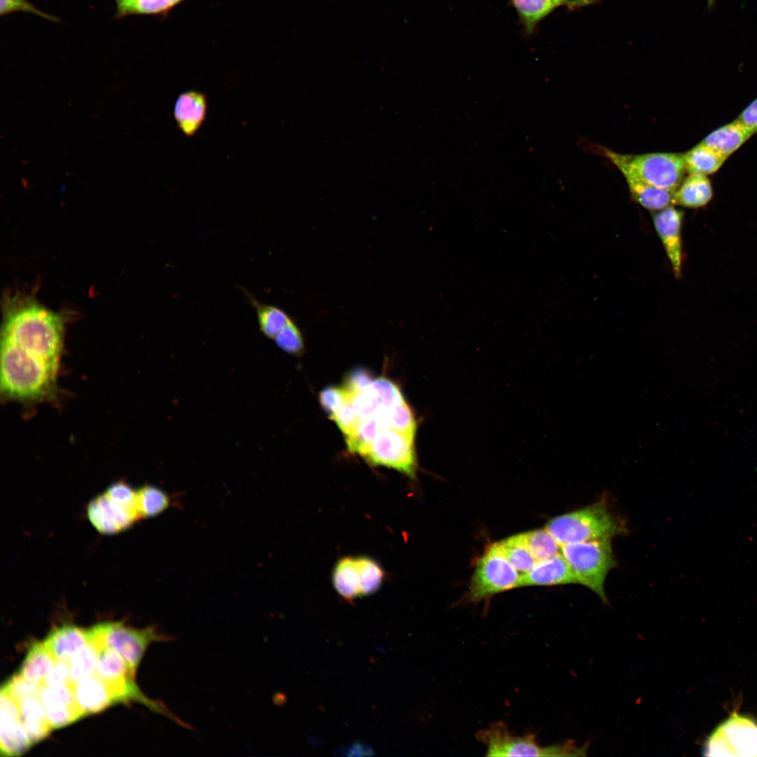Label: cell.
<instances>
[{
	"label": "cell",
	"instance_id": "1",
	"mask_svg": "<svg viewBox=\"0 0 757 757\" xmlns=\"http://www.w3.org/2000/svg\"><path fill=\"white\" fill-rule=\"evenodd\" d=\"M1 343L27 356L59 366L63 344V322L57 313L38 303H11L1 328Z\"/></svg>",
	"mask_w": 757,
	"mask_h": 757
},
{
	"label": "cell",
	"instance_id": "2",
	"mask_svg": "<svg viewBox=\"0 0 757 757\" xmlns=\"http://www.w3.org/2000/svg\"><path fill=\"white\" fill-rule=\"evenodd\" d=\"M58 366L32 358L1 343V392L6 398L39 402L55 392Z\"/></svg>",
	"mask_w": 757,
	"mask_h": 757
},
{
	"label": "cell",
	"instance_id": "3",
	"mask_svg": "<svg viewBox=\"0 0 757 757\" xmlns=\"http://www.w3.org/2000/svg\"><path fill=\"white\" fill-rule=\"evenodd\" d=\"M545 528L561 545L611 539L626 531L605 500L550 519Z\"/></svg>",
	"mask_w": 757,
	"mask_h": 757
},
{
	"label": "cell",
	"instance_id": "4",
	"mask_svg": "<svg viewBox=\"0 0 757 757\" xmlns=\"http://www.w3.org/2000/svg\"><path fill=\"white\" fill-rule=\"evenodd\" d=\"M600 151L621 172L625 179H637L673 191L683 181L686 171L683 154H624L603 147Z\"/></svg>",
	"mask_w": 757,
	"mask_h": 757
},
{
	"label": "cell",
	"instance_id": "5",
	"mask_svg": "<svg viewBox=\"0 0 757 757\" xmlns=\"http://www.w3.org/2000/svg\"><path fill=\"white\" fill-rule=\"evenodd\" d=\"M561 554L581 584L608 602L604 582L608 572L617 565L611 539H598L561 545Z\"/></svg>",
	"mask_w": 757,
	"mask_h": 757
},
{
	"label": "cell",
	"instance_id": "6",
	"mask_svg": "<svg viewBox=\"0 0 757 757\" xmlns=\"http://www.w3.org/2000/svg\"><path fill=\"white\" fill-rule=\"evenodd\" d=\"M477 737L488 756H585L587 749V745L578 747L573 741L543 746L534 735H514L503 723L491 725Z\"/></svg>",
	"mask_w": 757,
	"mask_h": 757
},
{
	"label": "cell",
	"instance_id": "7",
	"mask_svg": "<svg viewBox=\"0 0 757 757\" xmlns=\"http://www.w3.org/2000/svg\"><path fill=\"white\" fill-rule=\"evenodd\" d=\"M521 575L509 562L498 543H493L477 560L471 578L468 598L479 601L519 587Z\"/></svg>",
	"mask_w": 757,
	"mask_h": 757
},
{
	"label": "cell",
	"instance_id": "8",
	"mask_svg": "<svg viewBox=\"0 0 757 757\" xmlns=\"http://www.w3.org/2000/svg\"><path fill=\"white\" fill-rule=\"evenodd\" d=\"M88 632L89 639L118 653L134 674L149 644L169 640L168 636L159 633L154 627L135 629L121 622L98 624L88 629Z\"/></svg>",
	"mask_w": 757,
	"mask_h": 757
},
{
	"label": "cell",
	"instance_id": "9",
	"mask_svg": "<svg viewBox=\"0 0 757 757\" xmlns=\"http://www.w3.org/2000/svg\"><path fill=\"white\" fill-rule=\"evenodd\" d=\"M362 457L372 465L393 468L410 478L416 477L414 439L393 429L380 431Z\"/></svg>",
	"mask_w": 757,
	"mask_h": 757
},
{
	"label": "cell",
	"instance_id": "10",
	"mask_svg": "<svg viewBox=\"0 0 757 757\" xmlns=\"http://www.w3.org/2000/svg\"><path fill=\"white\" fill-rule=\"evenodd\" d=\"M706 756H757V724L733 714L707 739Z\"/></svg>",
	"mask_w": 757,
	"mask_h": 757
},
{
	"label": "cell",
	"instance_id": "11",
	"mask_svg": "<svg viewBox=\"0 0 757 757\" xmlns=\"http://www.w3.org/2000/svg\"><path fill=\"white\" fill-rule=\"evenodd\" d=\"M652 219L674 274L676 278H680L683 262L681 229L683 212L671 205L652 212Z\"/></svg>",
	"mask_w": 757,
	"mask_h": 757
},
{
	"label": "cell",
	"instance_id": "12",
	"mask_svg": "<svg viewBox=\"0 0 757 757\" xmlns=\"http://www.w3.org/2000/svg\"><path fill=\"white\" fill-rule=\"evenodd\" d=\"M0 709L1 756L21 755L33 744L22 725L16 701L2 690L0 694Z\"/></svg>",
	"mask_w": 757,
	"mask_h": 757
},
{
	"label": "cell",
	"instance_id": "13",
	"mask_svg": "<svg viewBox=\"0 0 757 757\" xmlns=\"http://www.w3.org/2000/svg\"><path fill=\"white\" fill-rule=\"evenodd\" d=\"M87 514L94 527L104 534H114L130 527L137 514L111 500L105 493L90 502Z\"/></svg>",
	"mask_w": 757,
	"mask_h": 757
},
{
	"label": "cell",
	"instance_id": "14",
	"mask_svg": "<svg viewBox=\"0 0 757 757\" xmlns=\"http://www.w3.org/2000/svg\"><path fill=\"white\" fill-rule=\"evenodd\" d=\"M207 107V97L200 91L189 90L177 96L174 104V120L186 137L194 136L200 129L206 118Z\"/></svg>",
	"mask_w": 757,
	"mask_h": 757
},
{
	"label": "cell",
	"instance_id": "15",
	"mask_svg": "<svg viewBox=\"0 0 757 757\" xmlns=\"http://www.w3.org/2000/svg\"><path fill=\"white\" fill-rule=\"evenodd\" d=\"M39 697L53 729L65 726L84 716L73 695L65 688L43 686Z\"/></svg>",
	"mask_w": 757,
	"mask_h": 757
},
{
	"label": "cell",
	"instance_id": "16",
	"mask_svg": "<svg viewBox=\"0 0 757 757\" xmlns=\"http://www.w3.org/2000/svg\"><path fill=\"white\" fill-rule=\"evenodd\" d=\"M578 584L565 558L561 554L537 561L532 569L521 576L519 587Z\"/></svg>",
	"mask_w": 757,
	"mask_h": 757
},
{
	"label": "cell",
	"instance_id": "17",
	"mask_svg": "<svg viewBox=\"0 0 757 757\" xmlns=\"http://www.w3.org/2000/svg\"><path fill=\"white\" fill-rule=\"evenodd\" d=\"M74 691L76 703L84 716L97 713L118 702L106 683L95 674L77 682Z\"/></svg>",
	"mask_w": 757,
	"mask_h": 757
},
{
	"label": "cell",
	"instance_id": "18",
	"mask_svg": "<svg viewBox=\"0 0 757 757\" xmlns=\"http://www.w3.org/2000/svg\"><path fill=\"white\" fill-rule=\"evenodd\" d=\"M756 132V128L737 118L716 129L700 142L729 157Z\"/></svg>",
	"mask_w": 757,
	"mask_h": 757
},
{
	"label": "cell",
	"instance_id": "19",
	"mask_svg": "<svg viewBox=\"0 0 757 757\" xmlns=\"http://www.w3.org/2000/svg\"><path fill=\"white\" fill-rule=\"evenodd\" d=\"M88 641V630L64 625L51 631L43 642L56 660L68 661Z\"/></svg>",
	"mask_w": 757,
	"mask_h": 757
},
{
	"label": "cell",
	"instance_id": "20",
	"mask_svg": "<svg viewBox=\"0 0 757 757\" xmlns=\"http://www.w3.org/2000/svg\"><path fill=\"white\" fill-rule=\"evenodd\" d=\"M713 198V188L705 175L689 174L674 193L672 205L689 208L707 205Z\"/></svg>",
	"mask_w": 757,
	"mask_h": 757
},
{
	"label": "cell",
	"instance_id": "21",
	"mask_svg": "<svg viewBox=\"0 0 757 757\" xmlns=\"http://www.w3.org/2000/svg\"><path fill=\"white\" fill-rule=\"evenodd\" d=\"M16 702L22 725L32 744L45 738L53 728L39 695L28 697Z\"/></svg>",
	"mask_w": 757,
	"mask_h": 757
},
{
	"label": "cell",
	"instance_id": "22",
	"mask_svg": "<svg viewBox=\"0 0 757 757\" xmlns=\"http://www.w3.org/2000/svg\"><path fill=\"white\" fill-rule=\"evenodd\" d=\"M334 588L346 600L361 596V576L357 556L344 557L336 562L332 574Z\"/></svg>",
	"mask_w": 757,
	"mask_h": 757
},
{
	"label": "cell",
	"instance_id": "23",
	"mask_svg": "<svg viewBox=\"0 0 757 757\" xmlns=\"http://www.w3.org/2000/svg\"><path fill=\"white\" fill-rule=\"evenodd\" d=\"M242 291L248 304L255 311L261 332L268 339L274 340L291 317L280 307L261 302L247 289L242 287Z\"/></svg>",
	"mask_w": 757,
	"mask_h": 757
},
{
	"label": "cell",
	"instance_id": "24",
	"mask_svg": "<svg viewBox=\"0 0 757 757\" xmlns=\"http://www.w3.org/2000/svg\"><path fill=\"white\" fill-rule=\"evenodd\" d=\"M56 660L43 642L35 643L29 648L19 674L27 681L42 686Z\"/></svg>",
	"mask_w": 757,
	"mask_h": 757
},
{
	"label": "cell",
	"instance_id": "25",
	"mask_svg": "<svg viewBox=\"0 0 757 757\" xmlns=\"http://www.w3.org/2000/svg\"><path fill=\"white\" fill-rule=\"evenodd\" d=\"M728 158L701 142L683 154L686 170L705 176L717 172Z\"/></svg>",
	"mask_w": 757,
	"mask_h": 757
},
{
	"label": "cell",
	"instance_id": "26",
	"mask_svg": "<svg viewBox=\"0 0 757 757\" xmlns=\"http://www.w3.org/2000/svg\"><path fill=\"white\" fill-rule=\"evenodd\" d=\"M631 196L643 207L655 212L672 205L674 191L648 184L633 179H625Z\"/></svg>",
	"mask_w": 757,
	"mask_h": 757
},
{
	"label": "cell",
	"instance_id": "27",
	"mask_svg": "<svg viewBox=\"0 0 757 757\" xmlns=\"http://www.w3.org/2000/svg\"><path fill=\"white\" fill-rule=\"evenodd\" d=\"M500 550L521 576L528 573L536 563L523 533L514 535L498 543Z\"/></svg>",
	"mask_w": 757,
	"mask_h": 757
},
{
	"label": "cell",
	"instance_id": "28",
	"mask_svg": "<svg viewBox=\"0 0 757 757\" xmlns=\"http://www.w3.org/2000/svg\"><path fill=\"white\" fill-rule=\"evenodd\" d=\"M526 33L532 34L538 23L557 6L553 0H510Z\"/></svg>",
	"mask_w": 757,
	"mask_h": 757
},
{
	"label": "cell",
	"instance_id": "29",
	"mask_svg": "<svg viewBox=\"0 0 757 757\" xmlns=\"http://www.w3.org/2000/svg\"><path fill=\"white\" fill-rule=\"evenodd\" d=\"M98 646L92 640L88 641L69 660V681L72 686L82 678L93 675L96 669Z\"/></svg>",
	"mask_w": 757,
	"mask_h": 757
},
{
	"label": "cell",
	"instance_id": "30",
	"mask_svg": "<svg viewBox=\"0 0 757 757\" xmlns=\"http://www.w3.org/2000/svg\"><path fill=\"white\" fill-rule=\"evenodd\" d=\"M523 535L536 561H543L561 553V545L546 528L525 532Z\"/></svg>",
	"mask_w": 757,
	"mask_h": 757
},
{
	"label": "cell",
	"instance_id": "31",
	"mask_svg": "<svg viewBox=\"0 0 757 757\" xmlns=\"http://www.w3.org/2000/svg\"><path fill=\"white\" fill-rule=\"evenodd\" d=\"M381 430L374 418L361 419L354 430L345 436L348 449L362 456Z\"/></svg>",
	"mask_w": 757,
	"mask_h": 757
},
{
	"label": "cell",
	"instance_id": "32",
	"mask_svg": "<svg viewBox=\"0 0 757 757\" xmlns=\"http://www.w3.org/2000/svg\"><path fill=\"white\" fill-rule=\"evenodd\" d=\"M137 492V509L139 517L156 516L169 505L168 495L158 488L144 486Z\"/></svg>",
	"mask_w": 757,
	"mask_h": 757
},
{
	"label": "cell",
	"instance_id": "33",
	"mask_svg": "<svg viewBox=\"0 0 757 757\" xmlns=\"http://www.w3.org/2000/svg\"><path fill=\"white\" fill-rule=\"evenodd\" d=\"M361 576V596L374 594L380 589L385 573L381 565L367 556H357Z\"/></svg>",
	"mask_w": 757,
	"mask_h": 757
},
{
	"label": "cell",
	"instance_id": "34",
	"mask_svg": "<svg viewBox=\"0 0 757 757\" xmlns=\"http://www.w3.org/2000/svg\"><path fill=\"white\" fill-rule=\"evenodd\" d=\"M183 0H134L117 8V16L132 14H159L167 11Z\"/></svg>",
	"mask_w": 757,
	"mask_h": 757
},
{
	"label": "cell",
	"instance_id": "35",
	"mask_svg": "<svg viewBox=\"0 0 757 757\" xmlns=\"http://www.w3.org/2000/svg\"><path fill=\"white\" fill-rule=\"evenodd\" d=\"M390 428L415 439L416 423L414 415L404 402L388 409Z\"/></svg>",
	"mask_w": 757,
	"mask_h": 757
},
{
	"label": "cell",
	"instance_id": "36",
	"mask_svg": "<svg viewBox=\"0 0 757 757\" xmlns=\"http://www.w3.org/2000/svg\"><path fill=\"white\" fill-rule=\"evenodd\" d=\"M276 345L285 352L301 355L304 350L302 333L296 323L291 319L274 339Z\"/></svg>",
	"mask_w": 757,
	"mask_h": 757
},
{
	"label": "cell",
	"instance_id": "37",
	"mask_svg": "<svg viewBox=\"0 0 757 757\" xmlns=\"http://www.w3.org/2000/svg\"><path fill=\"white\" fill-rule=\"evenodd\" d=\"M370 386L383 407L391 408L406 402L400 388L388 378H377Z\"/></svg>",
	"mask_w": 757,
	"mask_h": 757
},
{
	"label": "cell",
	"instance_id": "38",
	"mask_svg": "<svg viewBox=\"0 0 757 757\" xmlns=\"http://www.w3.org/2000/svg\"><path fill=\"white\" fill-rule=\"evenodd\" d=\"M350 402L360 419L375 418L382 407L371 386L352 395Z\"/></svg>",
	"mask_w": 757,
	"mask_h": 757
},
{
	"label": "cell",
	"instance_id": "39",
	"mask_svg": "<svg viewBox=\"0 0 757 757\" xmlns=\"http://www.w3.org/2000/svg\"><path fill=\"white\" fill-rule=\"evenodd\" d=\"M351 395L343 387L330 386L324 388L319 395L320 404L330 418L347 402Z\"/></svg>",
	"mask_w": 757,
	"mask_h": 757
},
{
	"label": "cell",
	"instance_id": "40",
	"mask_svg": "<svg viewBox=\"0 0 757 757\" xmlns=\"http://www.w3.org/2000/svg\"><path fill=\"white\" fill-rule=\"evenodd\" d=\"M41 686L30 682L20 674H15L1 688L16 702L24 698L39 695Z\"/></svg>",
	"mask_w": 757,
	"mask_h": 757
},
{
	"label": "cell",
	"instance_id": "41",
	"mask_svg": "<svg viewBox=\"0 0 757 757\" xmlns=\"http://www.w3.org/2000/svg\"><path fill=\"white\" fill-rule=\"evenodd\" d=\"M111 500L127 508L138 516L137 492L127 483L118 482L109 486L104 493Z\"/></svg>",
	"mask_w": 757,
	"mask_h": 757
},
{
	"label": "cell",
	"instance_id": "42",
	"mask_svg": "<svg viewBox=\"0 0 757 757\" xmlns=\"http://www.w3.org/2000/svg\"><path fill=\"white\" fill-rule=\"evenodd\" d=\"M331 419L335 421L344 437L351 433L361 420L350 402L345 403Z\"/></svg>",
	"mask_w": 757,
	"mask_h": 757
},
{
	"label": "cell",
	"instance_id": "43",
	"mask_svg": "<svg viewBox=\"0 0 757 757\" xmlns=\"http://www.w3.org/2000/svg\"><path fill=\"white\" fill-rule=\"evenodd\" d=\"M372 381L369 371L358 367L348 374L343 387L352 395L369 388Z\"/></svg>",
	"mask_w": 757,
	"mask_h": 757
},
{
	"label": "cell",
	"instance_id": "44",
	"mask_svg": "<svg viewBox=\"0 0 757 757\" xmlns=\"http://www.w3.org/2000/svg\"><path fill=\"white\" fill-rule=\"evenodd\" d=\"M18 11L31 13L49 20H57L55 17L38 10L27 0H1L0 13L1 15Z\"/></svg>",
	"mask_w": 757,
	"mask_h": 757
},
{
	"label": "cell",
	"instance_id": "45",
	"mask_svg": "<svg viewBox=\"0 0 757 757\" xmlns=\"http://www.w3.org/2000/svg\"><path fill=\"white\" fill-rule=\"evenodd\" d=\"M71 685L68 661L57 660L42 686L57 687ZM74 687V686H73Z\"/></svg>",
	"mask_w": 757,
	"mask_h": 757
},
{
	"label": "cell",
	"instance_id": "46",
	"mask_svg": "<svg viewBox=\"0 0 757 757\" xmlns=\"http://www.w3.org/2000/svg\"><path fill=\"white\" fill-rule=\"evenodd\" d=\"M737 118L745 125L757 129V98L749 104Z\"/></svg>",
	"mask_w": 757,
	"mask_h": 757
},
{
	"label": "cell",
	"instance_id": "47",
	"mask_svg": "<svg viewBox=\"0 0 757 757\" xmlns=\"http://www.w3.org/2000/svg\"><path fill=\"white\" fill-rule=\"evenodd\" d=\"M115 1L117 2L118 7H120V6H123L127 5L128 4H130L134 0H115Z\"/></svg>",
	"mask_w": 757,
	"mask_h": 757
},
{
	"label": "cell",
	"instance_id": "48",
	"mask_svg": "<svg viewBox=\"0 0 757 757\" xmlns=\"http://www.w3.org/2000/svg\"><path fill=\"white\" fill-rule=\"evenodd\" d=\"M716 0H707V6L709 11L713 9Z\"/></svg>",
	"mask_w": 757,
	"mask_h": 757
},
{
	"label": "cell",
	"instance_id": "49",
	"mask_svg": "<svg viewBox=\"0 0 757 757\" xmlns=\"http://www.w3.org/2000/svg\"><path fill=\"white\" fill-rule=\"evenodd\" d=\"M553 1L555 2L557 6H560V5H562V4H565L567 2L568 0H553Z\"/></svg>",
	"mask_w": 757,
	"mask_h": 757
}]
</instances>
